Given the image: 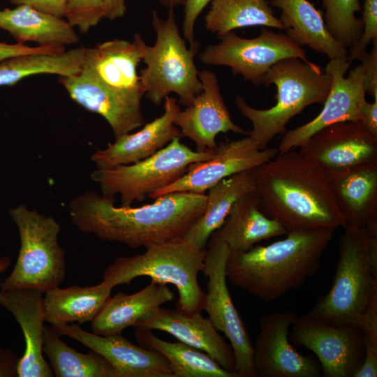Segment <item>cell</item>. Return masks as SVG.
Listing matches in <instances>:
<instances>
[{
    "label": "cell",
    "mask_w": 377,
    "mask_h": 377,
    "mask_svg": "<svg viewBox=\"0 0 377 377\" xmlns=\"http://www.w3.org/2000/svg\"><path fill=\"white\" fill-rule=\"evenodd\" d=\"M207 195L175 192L141 207L114 205V199L87 191L68 204L71 223L84 233L131 249L181 239L202 214Z\"/></svg>",
    "instance_id": "obj_1"
},
{
    "label": "cell",
    "mask_w": 377,
    "mask_h": 377,
    "mask_svg": "<svg viewBox=\"0 0 377 377\" xmlns=\"http://www.w3.org/2000/svg\"><path fill=\"white\" fill-rule=\"evenodd\" d=\"M259 207L287 232L346 227L326 173L295 149L253 169Z\"/></svg>",
    "instance_id": "obj_2"
},
{
    "label": "cell",
    "mask_w": 377,
    "mask_h": 377,
    "mask_svg": "<svg viewBox=\"0 0 377 377\" xmlns=\"http://www.w3.org/2000/svg\"><path fill=\"white\" fill-rule=\"evenodd\" d=\"M333 232L331 229L295 230L268 245L230 252L226 265L227 279L261 300L272 302L302 286L318 271Z\"/></svg>",
    "instance_id": "obj_3"
},
{
    "label": "cell",
    "mask_w": 377,
    "mask_h": 377,
    "mask_svg": "<svg viewBox=\"0 0 377 377\" xmlns=\"http://www.w3.org/2000/svg\"><path fill=\"white\" fill-rule=\"evenodd\" d=\"M376 303L377 225L346 228L339 241L332 287L306 314L334 325L360 329L364 316Z\"/></svg>",
    "instance_id": "obj_4"
},
{
    "label": "cell",
    "mask_w": 377,
    "mask_h": 377,
    "mask_svg": "<svg viewBox=\"0 0 377 377\" xmlns=\"http://www.w3.org/2000/svg\"><path fill=\"white\" fill-rule=\"evenodd\" d=\"M262 84L276 86V103L272 107L254 108L241 96L235 100L241 114L251 122L253 128L248 135L260 149L267 148L276 135L285 133L287 124L305 108L324 103L331 88L332 76L311 61L290 57L274 64L265 75Z\"/></svg>",
    "instance_id": "obj_5"
},
{
    "label": "cell",
    "mask_w": 377,
    "mask_h": 377,
    "mask_svg": "<svg viewBox=\"0 0 377 377\" xmlns=\"http://www.w3.org/2000/svg\"><path fill=\"white\" fill-rule=\"evenodd\" d=\"M145 249L142 254L117 258L104 272L103 281L112 288L130 285L139 276H149L159 284L170 283L178 291L177 310L189 315L201 313L205 293L198 276L205 268L206 250L182 239Z\"/></svg>",
    "instance_id": "obj_6"
},
{
    "label": "cell",
    "mask_w": 377,
    "mask_h": 377,
    "mask_svg": "<svg viewBox=\"0 0 377 377\" xmlns=\"http://www.w3.org/2000/svg\"><path fill=\"white\" fill-rule=\"evenodd\" d=\"M152 27L156 33L153 45L146 44L142 60L146 67L140 71V80L146 98L156 105L171 93L178 95L179 103L189 105L202 92V84L195 64L200 43L187 47L175 18L169 9L162 19L154 10Z\"/></svg>",
    "instance_id": "obj_7"
},
{
    "label": "cell",
    "mask_w": 377,
    "mask_h": 377,
    "mask_svg": "<svg viewBox=\"0 0 377 377\" xmlns=\"http://www.w3.org/2000/svg\"><path fill=\"white\" fill-rule=\"evenodd\" d=\"M8 214L17 226L20 248L0 289L35 288L45 293L59 286L66 276L65 251L58 242L60 224L24 204L10 209Z\"/></svg>",
    "instance_id": "obj_8"
},
{
    "label": "cell",
    "mask_w": 377,
    "mask_h": 377,
    "mask_svg": "<svg viewBox=\"0 0 377 377\" xmlns=\"http://www.w3.org/2000/svg\"><path fill=\"white\" fill-rule=\"evenodd\" d=\"M214 152L215 148L205 152L193 151L177 137L145 159L108 169H96L90 177L98 184L103 196L114 199L119 195L121 206H129L168 186L184 175L189 165L207 161Z\"/></svg>",
    "instance_id": "obj_9"
},
{
    "label": "cell",
    "mask_w": 377,
    "mask_h": 377,
    "mask_svg": "<svg viewBox=\"0 0 377 377\" xmlns=\"http://www.w3.org/2000/svg\"><path fill=\"white\" fill-rule=\"evenodd\" d=\"M219 42L208 45L199 59L205 65L225 66L235 75H240L254 86L262 85L265 75L280 60L295 57L309 63L305 50L285 34L263 27L253 38H244L234 31L218 36Z\"/></svg>",
    "instance_id": "obj_10"
},
{
    "label": "cell",
    "mask_w": 377,
    "mask_h": 377,
    "mask_svg": "<svg viewBox=\"0 0 377 377\" xmlns=\"http://www.w3.org/2000/svg\"><path fill=\"white\" fill-rule=\"evenodd\" d=\"M203 273L207 279L204 309L218 331L230 341L239 377H257L253 363V344L227 285L228 245L214 233L207 242Z\"/></svg>",
    "instance_id": "obj_11"
},
{
    "label": "cell",
    "mask_w": 377,
    "mask_h": 377,
    "mask_svg": "<svg viewBox=\"0 0 377 377\" xmlns=\"http://www.w3.org/2000/svg\"><path fill=\"white\" fill-rule=\"evenodd\" d=\"M289 339L317 356L325 377H355L364 361V334L356 326L334 325L302 314L291 327Z\"/></svg>",
    "instance_id": "obj_12"
},
{
    "label": "cell",
    "mask_w": 377,
    "mask_h": 377,
    "mask_svg": "<svg viewBox=\"0 0 377 377\" xmlns=\"http://www.w3.org/2000/svg\"><path fill=\"white\" fill-rule=\"evenodd\" d=\"M351 61L330 59L325 71L332 76L330 92L320 112L310 121L283 134L278 154L298 148L310 136L330 125L343 121H360V110L366 100L364 66L361 63L345 77Z\"/></svg>",
    "instance_id": "obj_13"
},
{
    "label": "cell",
    "mask_w": 377,
    "mask_h": 377,
    "mask_svg": "<svg viewBox=\"0 0 377 377\" xmlns=\"http://www.w3.org/2000/svg\"><path fill=\"white\" fill-rule=\"evenodd\" d=\"M298 148L328 177L377 163V137L360 121H343L326 126Z\"/></svg>",
    "instance_id": "obj_14"
},
{
    "label": "cell",
    "mask_w": 377,
    "mask_h": 377,
    "mask_svg": "<svg viewBox=\"0 0 377 377\" xmlns=\"http://www.w3.org/2000/svg\"><path fill=\"white\" fill-rule=\"evenodd\" d=\"M291 311L272 312L260 318V331L253 345L257 377H320L321 367L313 358L290 344V328L297 318Z\"/></svg>",
    "instance_id": "obj_15"
},
{
    "label": "cell",
    "mask_w": 377,
    "mask_h": 377,
    "mask_svg": "<svg viewBox=\"0 0 377 377\" xmlns=\"http://www.w3.org/2000/svg\"><path fill=\"white\" fill-rule=\"evenodd\" d=\"M278 154L277 148L260 149L250 136L221 142L214 156L205 161L188 165L186 172L178 179L149 197L155 199L175 192L205 194L221 180L267 162Z\"/></svg>",
    "instance_id": "obj_16"
},
{
    "label": "cell",
    "mask_w": 377,
    "mask_h": 377,
    "mask_svg": "<svg viewBox=\"0 0 377 377\" xmlns=\"http://www.w3.org/2000/svg\"><path fill=\"white\" fill-rule=\"evenodd\" d=\"M199 77L202 92L184 110H180L175 119L180 136L193 141L197 151L205 152L216 147V137L221 133L248 135V131L232 121L216 74L204 69L199 71Z\"/></svg>",
    "instance_id": "obj_17"
},
{
    "label": "cell",
    "mask_w": 377,
    "mask_h": 377,
    "mask_svg": "<svg viewBox=\"0 0 377 377\" xmlns=\"http://www.w3.org/2000/svg\"><path fill=\"white\" fill-rule=\"evenodd\" d=\"M105 357L117 377H174L168 361L160 353L136 346L121 334L101 336L87 332L75 323L54 327Z\"/></svg>",
    "instance_id": "obj_18"
},
{
    "label": "cell",
    "mask_w": 377,
    "mask_h": 377,
    "mask_svg": "<svg viewBox=\"0 0 377 377\" xmlns=\"http://www.w3.org/2000/svg\"><path fill=\"white\" fill-rule=\"evenodd\" d=\"M145 42L139 34L132 40L114 39L86 47L80 73L121 92L145 95L137 69L142 60Z\"/></svg>",
    "instance_id": "obj_19"
},
{
    "label": "cell",
    "mask_w": 377,
    "mask_h": 377,
    "mask_svg": "<svg viewBox=\"0 0 377 377\" xmlns=\"http://www.w3.org/2000/svg\"><path fill=\"white\" fill-rule=\"evenodd\" d=\"M59 81L73 101L107 121L115 139L145 124L141 98L110 88L81 73L59 76Z\"/></svg>",
    "instance_id": "obj_20"
},
{
    "label": "cell",
    "mask_w": 377,
    "mask_h": 377,
    "mask_svg": "<svg viewBox=\"0 0 377 377\" xmlns=\"http://www.w3.org/2000/svg\"><path fill=\"white\" fill-rule=\"evenodd\" d=\"M0 306L21 327L25 349L20 357L18 377H52L53 371L43 355L45 311L43 293L35 288L0 289Z\"/></svg>",
    "instance_id": "obj_21"
},
{
    "label": "cell",
    "mask_w": 377,
    "mask_h": 377,
    "mask_svg": "<svg viewBox=\"0 0 377 377\" xmlns=\"http://www.w3.org/2000/svg\"><path fill=\"white\" fill-rule=\"evenodd\" d=\"M177 98L166 96L163 114L142 126L138 131L115 139L103 149L91 156L97 169H108L145 159L165 147L175 138L181 137L175 119L180 110Z\"/></svg>",
    "instance_id": "obj_22"
},
{
    "label": "cell",
    "mask_w": 377,
    "mask_h": 377,
    "mask_svg": "<svg viewBox=\"0 0 377 377\" xmlns=\"http://www.w3.org/2000/svg\"><path fill=\"white\" fill-rule=\"evenodd\" d=\"M133 327L165 332L179 341L204 351L224 369L235 373V357L231 345L224 341L209 318L201 313L189 315L160 306Z\"/></svg>",
    "instance_id": "obj_23"
},
{
    "label": "cell",
    "mask_w": 377,
    "mask_h": 377,
    "mask_svg": "<svg viewBox=\"0 0 377 377\" xmlns=\"http://www.w3.org/2000/svg\"><path fill=\"white\" fill-rule=\"evenodd\" d=\"M328 178L345 228L377 225V163Z\"/></svg>",
    "instance_id": "obj_24"
},
{
    "label": "cell",
    "mask_w": 377,
    "mask_h": 377,
    "mask_svg": "<svg viewBox=\"0 0 377 377\" xmlns=\"http://www.w3.org/2000/svg\"><path fill=\"white\" fill-rule=\"evenodd\" d=\"M174 299L170 288L151 280L135 293L119 292L110 296L91 321V328L93 333L101 336L121 334L126 327H133L149 312Z\"/></svg>",
    "instance_id": "obj_25"
},
{
    "label": "cell",
    "mask_w": 377,
    "mask_h": 377,
    "mask_svg": "<svg viewBox=\"0 0 377 377\" xmlns=\"http://www.w3.org/2000/svg\"><path fill=\"white\" fill-rule=\"evenodd\" d=\"M281 10L279 20L286 35L300 47L308 46L330 59H348V50L328 31L321 10L308 0H269Z\"/></svg>",
    "instance_id": "obj_26"
},
{
    "label": "cell",
    "mask_w": 377,
    "mask_h": 377,
    "mask_svg": "<svg viewBox=\"0 0 377 377\" xmlns=\"http://www.w3.org/2000/svg\"><path fill=\"white\" fill-rule=\"evenodd\" d=\"M214 234L228 245L230 252H242L260 241L286 235L287 231L279 222L262 212L253 191L233 204L223 223Z\"/></svg>",
    "instance_id": "obj_27"
},
{
    "label": "cell",
    "mask_w": 377,
    "mask_h": 377,
    "mask_svg": "<svg viewBox=\"0 0 377 377\" xmlns=\"http://www.w3.org/2000/svg\"><path fill=\"white\" fill-rule=\"evenodd\" d=\"M0 29L7 31L20 43L28 41L40 46L76 44L79 36L69 22L29 6L0 10Z\"/></svg>",
    "instance_id": "obj_28"
},
{
    "label": "cell",
    "mask_w": 377,
    "mask_h": 377,
    "mask_svg": "<svg viewBox=\"0 0 377 377\" xmlns=\"http://www.w3.org/2000/svg\"><path fill=\"white\" fill-rule=\"evenodd\" d=\"M256 191L253 170L225 178L208 190L202 214L182 239L204 249L211 235L223 223L233 204L244 195Z\"/></svg>",
    "instance_id": "obj_29"
},
{
    "label": "cell",
    "mask_w": 377,
    "mask_h": 377,
    "mask_svg": "<svg viewBox=\"0 0 377 377\" xmlns=\"http://www.w3.org/2000/svg\"><path fill=\"white\" fill-rule=\"evenodd\" d=\"M112 289L103 281L94 286L56 287L45 293V322L53 327L91 322L111 296Z\"/></svg>",
    "instance_id": "obj_30"
},
{
    "label": "cell",
    "mask_w": 377,
    "mask_h": 377,
    "mask_svg": "<svg viewBox=\"0 0 377 377\" xmlns=\"http://www.w3.org/2000/svg\"><path fill=\"white\" fill-rule=\"evenodd\" d=\"M140 346L156 350L168 361L174 377H239L220 366L207 353L181 341L170 342L151 330L135 328Z\"/></svg>",
    "instance_id": "obj_31"
},
{
    "label": "cell",
    "mask_w": 377,
    "mask_h": 377,
    "mask_svg": "<svg viewBox=\"0 0 377 377\" xmlns=\"http://www.w3.org/2000/svg\"><path fill=\"white\" fill-rule=\"evenodd\" d=\"M205 17V29L217 36L236 29L262 26L283 30L269 0H213Z\"/></svg>",
    "instance_id": "obj_32"
},
{
    "label": "cell",
    "mask_w": 377,
    "mask_h": 377,
    "mask_svg": "<svg viewBox=\"0 0 377 377\" xmlns=\"http://www.w3.org/2000/svg\"><path fill=\"white\" fill-rule=\"evenodd\" d=\"M43 351L56 377H117L111 364L90 350L80 353L67 345L53 326L45 327Z\"/></svg>",
    "instance_id": "obj_33"
},
{
    "label": "cell",
    "mask_w": 377,
    "mask_h": 377,
    "mask_svg": "<svg viewBox=\"0 0 377 377\" xmlns=\"http://www.w3.org/2000/svg\"><path fill=\"white\" fill-rule=\"evenodd\" d=\"M85 50L79 47L61 54H25L1 61L0 87L15 84L38 74L76 75L81 71Z\"/></svg>",
    "instance_id": "obj_34"
},
{
    "label": "cell",
    "mask_w": 377,
    "mask_h": 377,
    "mask_svg": "<svg viewBox=\"0 0 377 377\" xmlns=\"http://www.w3.org/2000/svg\"><path fill=\"white\" fill-rule=\"evenodd\" d=\"M324 9L323 19L332 37L349 49L360 39L363 25L355 15L362 11L360 0H316Z\"/></svg>",
    "instance_id": "obj_35"
},
{
    "label": "cell",
    "mask_w": 377,
    "mask_h": 377,
    "mask_svg": "<svg viewBox=\"0 0 377 377\" xmlns=\"http://www.w3.org/2000/svg\"><path fill=\"white\" fill-rule=\"evenodd\" d=\"M64 17L85 34L104 18L103 0H68Z\"/></svg>",
    "instance_id": "obj_36"
},
{
    "label": "cell",
    "mask_w": 377,
    "mask_h": 377,
    "mask_svg": "<svg viewBox=\"0 0 377 377\" xmlns=\"http://www.w3.org/2000/svg\"><path fill=\"white\" fill-rule=\"evenodd\" d=\"M364 334V358L355 377L377 376V303L372 305L360 327Z\"/></svg>",
    "instance_id": "obj_37"
},
{
    "label": "cell",
    "mask_w": 377,
    "mask_h": 377,
    "mask_svg": "<svg viewBox=\"0 0 377 377\" xmlns=\"http://www.w3.org/2000/svg\"><path fill=\"white\" fill-rule=\"evenodd\" d=\"M362 12V32L359 40L348 50L350 61H361L368 53V45L377 40V0H364Z\"/></svg>",
    "instance_id": "obj_38"
},
{
    "label": "cell",
    "mask_w": 377,
    "mask_h": 377,
    "mask_svg": "<svg viewBox=\"0 0 377 377\" xmlns=\"http://www.w3.org/2000/svg\"><path fill=\"white\" fill-rule=\"evenodd\" d=\"M66 52L64 46H37L31 47L24 43L8 44L0 42V61L4 59L25 54H61Z\"/></svg>",
    "instance_id": "obj_39"
},
{
    "label": "cell",
    "mask_w": 377,
    "mask_h": 377,
    "mask_svg": "<svg viewBox=\"0 0 377 377\" xmlns=\"http://www.w3.org/2000/svg\"><path fill=\"white\" fill-rule=\"evenodd\" d=\"M213 0H186L184 4V15L182 21L183 35L190 46L193 45L195 40V24L198 17L204 8Z\"/></svg>",
    "instance_id": "obj_40"
},
{
    "label": "cell",
    "mask_w": 377,
    "mask_h": 377,
    "mask_svg": "<svg viewBox=\"0 0 377 377\" xmlns=\"http://www.w3.org/2000/svg\"><path fill=\"white\" fill-rule=\"evenodd\" d=\"M373 48L360 61L364 66V85L366 93L377 98V40Z\"/></svg>",
    "instance_id": "obj_41"
},
{
    "label": "cell",
    "mask_w": 377,
    "mask_h": 377,
    "mask_svg": "<svg viewBox=\"0 0 377 377\" xmlns=\"http://www.w3.org/2000/svg\"><path fill=\"white\" fill-rule=\"evenodd\" d=\"M68 0H10L13 5H27L43 13L63 18Z\"/></svg>",
    "instance_id": "obj_42"
},
{
    "label": "cell",
    "mask_w": 377,
    "mask_h": 377,
    "mask_svg": "<svg viewBox=\"0 0 377 377\" xmlns=\"http://www.w3.org/2000/svg\"><path fill=\"white\" fill-rule=\"evenodd\" d=\"M19 361L12 350L0 347V377H18Z\"/></svg>",
    "instance_id": "obj_43"
},
{
    "label": "cell",
    "mask_w": 377,
    "mask_h": 377,
    "mask_svg": "<svg viewBox=\"0 0 377 377\" xmlns=\"http://www.w3.org/2000/svg\"><path fill=\"white\" fill-rule=\"evenodd\" d=\"M360 122L373 135L377 137V98L373 103L364 101L360 110Z\"/></svg>",
    "instance_id": "obj_44"
},
{
    "label": "cell",
    "mask_w": 377,
    "mask_h": 377,
    "mask_svg": "<svg viewBox=\"0 0 377 377\" xmlns=\"http://www.w3.org/2000/svg\"><path fill=\"white\" fill-rule=\"evenodd\" d=\"M103 4L104 18L114 20L126 13V0H103Z\"/></svg>",
    "instance_id": "obj_45"
},
{
    "label": "cell",
    "mask_w": 377,
    "mask_h": 377,
    "mask_svg": "<svg viewBox=\"0 0 377 377\" xmlns=\"http://www.w3.org/2000/svg\"><path fill=\"white\" fill-rule=\"evenodd\" d=\"M160 4L168 8L169 9H174L175 7L178 6H184L186 0H157Z\"/></svg>",
    "instance_id": "obj_46"
},
{
    "label": "cell",
    "mask_w": 377,
    "mask_h": 377,
    "mask_svg": "<svg viewBox=\"0 0 377 377\" xmlns=\"http://www.w3.org/2000/svg\"><path fill=\"white\" fill-rule=\"evenodd\" d=\"M11 265V259L8 256L0 257V274L5 272Z\"/></svg>",
    "instance_id": "obj_47"
}]
</instances>
